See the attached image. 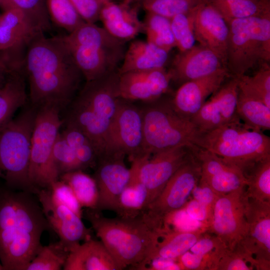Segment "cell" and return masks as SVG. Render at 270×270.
I'll return each mask as SVG.
<instances>
[{"label":"cell","mask_w":270,"mask_h":270,"mask_svg":"<svg viewBox=\"0 0 270 270\" xmlns=\"http://www.w3.org/2000/svg\"><path fill=\"white\" fill-rule=\"evenodd\" d=\"M22 71L29 88L28 100L35 107L51 104L62 111L76 96L82 78L61 36H37L29 44Z\"/></svg>","instance_id":"cell-1"},{"label":"cell","mask_w":270,"mask_h":270,"mask_svg":"<svg viewBox=\"0 0 270 270\" xmlns=\"http://www.w3.org/2000/svg\"><path fill=\"white\" fill-rule=\"evenodd\" d=\"M34 194L0 186V262L4 270H26L50 226Z\"/></svg>","instance_id":"cell-2"},{"label":"cell","mask_w":270,"mask_h":270,"mask_svg":"<svg viewBox=\"0 0 270 270\" xmlns=\"http://www.w3.org/2000/svg\"><path fill=\"white\" fill-rule=\"evenodd\" d=\"M120 76L118 70L86 81L62 118L63 124L78 128L89 138L98 158L103 153L106 135L120 98Z\"/></svg>","instance_id":"cell-3"},{"label":"cell","mask_w":270,"mask_h":270,"mask_svg":"<svg viewBox=\"0 0 270 270\" xmlns=\"http://www.w3.org/2000/svg\"><path fill=\"white\" fill-rule=\"evenodd\" d=\"M85 217L120 270L128 266L136 270L152 252L164 232L150 226L141 214L108 218L100 211L88 208Z\"/></svg>","instance_id":"cell-4"},{"label":"cell","mask_w":270,"mask_h":270,"mask_svg":"<svg viewBox=\"0 0 270 270\" xmlns=\"http://www.w3.org/2000/svg\"><path fill=\"white\" fill-rule=\"evenodd\" d=\"M61 37L86 81L118 70L126 50V42L96 24L84 22Z\"/></svg>","instance_id":"cell-5"},{"label":"cell","mask_w":270,"mask_h":270,"mask_svg":"<svg viewBox=\"0 0 270 270\" xmlns=\"http://www.w3.org/2000/svg\"><path fill=\"white\" fill-rule=\"evenodd\" d=\"M193 145L214 154L244 175L257 162L270 156V137L241 121L200 132Z\"/></svg>","instance_id":"cell-6"},{"label":"cell","mask_w":270,"mask_h":270,"mask_svg":"<svg viewBox=\"0 0 270 270\" xmlns=\"http://www.w3.org/2000/svg\"><path fill=\"white\" fill-rule=\"evenodd\" d=\"M37 108L26 104L0 128V178L14 190L36 194L29 178L31 136Z\"/></svg>","instance_id":"cell-7"},{"label":"cell","mask_w":270,"mask_h":270,"mask_svg":"<svg viewBox=\"0 0 270 270\" xmlns=\"http://www.w3.org/2000/svg\"><path fill=\"white\" fill-rule=\"evenodd\" d=\"M226 68L232 76L245 75L260 61L270 60V12L234 19L228 24Z\"/></svg>","instance_id":"cell-8"},{"label":"cell","mask_w":270,"mask_h":270,"mask_svg":"<svg viewBox=\"0 0 270 270\" xmlns=\"http://www.w3.org/2000/svg\"><path fill=\"white\" fill-rule=\"evenodd\" d=\"M148 102L141 108L145 154L182 146H191L200 132L190 120L177 113L170 100Z\"/></svg>","instance_id":"cell-9"},{"label":"cell","mask_w":270,"mask_h":270,"mask_svg":"<svg viewBox=\"0 0 270 270\" xmlns=\"http://www.w3.org/2000/svg\"><path fill=\"white\" fill-rule=\"evenodd\" d=\"M62 111L51 104L37 108L31 136L29 165V178L36 194L38 190L49 189L59 179L52 152L63 124Z\"/></svg>","instance_id":"cell-10"},{"label":"cell","mask_w":270,"mask_h":270,"mask_svg":"<svg viewBox=\"0 0 270 270\" xmlns=\"http://www.w3.org/2000/svg\"><path fill=\"white\" fill-rule=\"evenodd\" d=\"M200 176V162L190 148L186 160L170 178L157 198L142 212L144 220L156 229L162 230L165 217L184 206Z\"/></svg>","instance_id":"cell-11"},{"label":"cell","mask_w":270,"mask_h":270,"mask_svg":"<svg viewBox=\"0 0 270 270\" xmlns=\"http://www.w3.org/2000/svg\"><path fill=\"white\" fill-rule=\"evenodd\" d=\"M115 154L127 156L131 162L150 156L144 152L141 110L132 104L131 101L122 98L106 134L102 155Z\"/></svg>","instance_id":"cell-12"},{"label":"cell","mask_w":270,"mask_h":270,"mask_svg":"<svg viewBox=\"0 0 270 270\" xmlns=\"http://www.w3.org/2000/svg\"><path fill=\"white\" fill-rule=\"evenodd\" d=\"M248 200L244 188L219 195L213 206L206 231L217 236L230 250L247 234L246 212Z\"/></svg>","instance_id":"cell-13"},{"label":"cell","mask_w":270,"mask_h":270,"mask_svg":"<svg viewBox=\"0 0 270 270\" xmlns=\"http://www.w3.org/2000/svg\"><path fill=\"white\" fill-rule=\"evenodd\" d=\"M42 33L19 9H9L0 15V52L5 54L1 59L10 70H22L29 44Z\"/></svg>","instance_id":"cell-14"},{"label":"cell","mask_w":270,"mask_h":270,"mask_svg":"<svg viewBox=\"0 0 270 270\" xmlns=\"http://www.w3.org/2000/svg\"><path fill=\"white\" fill-rule=\"evenodd\" d=\"M246 217L248 230L240 244L256 270H270V202L249 198Z\"/></svg>","instance_id":"cell-15"},{"label":"cell","mask_w":270,"mask_h":270,"mask_svg":"<svg viewBox=\"0 0 270 270\" xmlns=\"http://www.w3.org/2000/svg\"><path fill=\"white\" fill-rule=\"evenodd\" d=\"M36 195L50 228L69 252L80 242L92 238L91 230L86 228L81 218L56 200L49 189L38 190Z\"/></svg>","instance_id":"cell-16"},{"label":"cell","mask_w":270,"mask_h":270,"mask_svg":"<svg viewBox=\"0 0 270 270\" xmlns=\"http://www.w3.org/2000/svg\"><path fill=\"white\" fill-rule=\"evenodd\" d=\"M190 153L189 146H182L143 158L140 166L139 178L148 192L146 208L160 194L170 178L186 160Z\"/></svg>","instance_id":"cell-17"},{"label":"cell","mask_w":270,"mask_h":270,"mask_svg":"<svg viewBox=\"0 0 270 270\" xmlns=\"http://www.w3.org/2000/svg\"><path fill=\"white\" fill-rule=\"evenodd\" d=\"M224 82L190 119L200 132L240 121L236 112L238 78L230 76Z\"/></svg>","instance_id":"cell-18"},{"label":"cell","mask_w":270,"mask_h":270,"mask_svg":"<svg viewBox=\"0 0 270 270\" xmlns=\"http://www.w3.org/2000/svg\"><path fill=\"white\" fill-rule=\"evenodd\" d=\"M122 154H104L98 158L94 178L97 184L98 211L116 212L120 196L127 185L131 174L126 166Z\"/></svg>","instance_id":"cell-19"},{"label":"cell","mask_w":270,"mask_h":270,"mask_svg":"<svg viewBox=\"0 0 270 270\" xmlns=\"http://www.w3.org/2000/svg\"><path fill=\"white\" fill-rule=\"evenodd\" d=\"M190 150L200 162V180L218 196L230 194L246 186V178L240 169L206 150L192 145Z\"/></svg>","instance_id":"cell-20"},{"label":"cell","mask_w":270,"mask_h":270,"mask_svg":"<svg viewBox=\"0 0 270 270\" xmlns=\"http://www.w3.org/2000/svg\"><path fill=\"white\" fill-rule=\"evenodd\" d=\"M192 12L196 40L218 54L226 68L228 23L214 7L204 2L194 7Z\"/></svg>","instance_id":"cell-21"},{"label":"cell","mask_w":270,"mask_h":270,"mask_svg":"<svg viewBox=\"0 0 270 270\" xmlns=\"http://www.w3.org/2000/svg\"><path fill=\"white\" fill-rule=\"evenodd\" d=\"M172 80L170 70L165 68L120 74V96L131 102H153L167 92Z\"/></svg>","instance_id":"cell-22"},{"label":"cell","mask_w":270,"mask_h":270,"mask_svg":"<svg viewBox=\"0 0 270 270\" xmlns=\"http://www.w3.org/2000/svg\"><path fill=\"white\" fill-rule=\"evenodd\" d=\"M230 76L228 69L223 68L208 76L186 82L170 100V104L180 115L190 120L208 98Z\"/></svg>","instance_id":"cell-23"},{"label":"cell","mask_w":270,"mask_h":270,"mask_svg":"<svg viewBox=\"0 0 270 270\" xmlns=\"http://www.w3.org/2000/svg\"><path fill=\"white\" fill-rule=\"evenodd\" d=\"M223 68H226L218 54L199 44L176 55L170 70L172 80L182 84L208 76Z\"/></svg>","instance_id":"cell-24"},{"label":"cell","mask_w":270,"mask_h":270,"mask_svg":"<svg viewBox=\"0 0 270 270\" xmlns=\"http://www.w3.org/2000/svg\"><path fill=\"white\" fill-rule=\"evenodd\" d=\"M99 20L109 34L126 42L144 32L143 22L139 19L138 9L130 5L118 4L110 0L103 4Z\"/></svg>","instance_id":"cell-25"},{"label":"cell","mask_w":270,"mask_h":270,"mask_svg":"<svg viewBox=\"0 0 270 270\" xmlns=\"http://www.w3.org/2000/svg\"><path fill=\"white\" fill-rule=\"evenodd\" d=\"M62 270H120V268L100 240L90 238L70 252Z\"/></svg>","instance_id":"cell-26"},{"label":"cell","mask_w":270,"mask_h":270,"mask_svg":"<svg viewBox=\"0 0 270 270\" xmlns=\"http://www.w3.org/2000/svg\"><path fill=\"white\" fill-rule=\"evenodd\" d=\"M169 52L146 40H134L126 50L118 72L122 74L165 68Z\"/></svg>","instance_id":"cell-27"},{"label":"cell","mask_w":270,"mask_h":270,"mask_svg":"<svg viewBox=\"0 0 270 270\" xmlns=\"http://www.w3.org/2000/svg\"><path fill=\"white\" fill-rule=\"evenodd\" d=\"M205 232H184L164 230L152 252L136 270H144L149 262L156 258H178L189 250Z\"/></svg>","instance_id":"cell-28"},{"label":"cell","mask_w":270,"mask_h":270,"mask_svg":"<svg viewBox=\"0 0 270 270\" xmlns=\"http://www.w3.org/2000/svg\"><path fill=\"white\" fill-rule=\"evenodd\" d=\"M143 158L132 162L130 177L122 192L116 213L120 216L134 218L141 214L146 206L148 192L139 178V168Z\"/></svg>","instance_id":"cell-29"},{"label":"cell","mask_w":270,"mask_h":270,"mask_svg":"<svg viewBox=\"0 0 270 270\" xmlns=\"http://www.w3.org/2000/svg\"><path fill=\"white\" fill-rule=\"evenodd\" d=\"M25 79L23 72H12L0 88V128L13 118L18 108L27 104Z\"/></svg>","instance_id":"cell-30"},{"label":"cell","mask_w":270,"mask_h":270,"mask_svg":"<svg viewBox=\"0 0 270 270\" xmlns=\"http://www.w3.org/2000/svg\"><path fill=\"white\" fill-rule=\"evenodd\" d=\"M236 112L240 121L249 128L262 132L270 130V108L239 88Z\"/></svg>","instance_id":"cell-31"},{"label":"cell","mask_w":270,"mask_h":270,"mask_svg":"<svg viewBox=\"0 0 270 270\" xmlns=\"http://www.w3.org/2000/svg\"><path fill=\"white\" fill-rule=\"evenodd\" d=\"M59 179L70 186L82 208H96L98 192L93 177L84 170H76L61 175Z\"/></svg>","instance_id":"cell-32"},{"label":"cell","mask_w":270,"mask_h":270,"mask_svg":"<svg viewBox=\"0 0 270 270\" xmlns=\"http://www.w3.org/2000/svg\"><path fill=\"white\" fill-rule=\"evenodd\" d=\"M60 132L69 146L73 149L80 170L96 167L98 154L89 138L80 130L68 124Z\"/></svg>","instance_id":"cell-33"},{"label":"cell","mask_w":270,"mask_h":270,"mask_svg":"<svg viewBox=\"0 0 270 270\" xmlns=\"http://www.w3.org/2000/svg\"><path fill=\"white\" fill-rule=\"evenodd\" d=\"M244 176L248 198L270 202V156L257 162Z\"/></svg>","instance_id":"cell-34"},{"label":"cell","mask_w":270,"mask_h":270,"mask_svg":"<svg viewBox=\"0 0 270 270\" xmlns=\"http://www.w3.org/2000/svg\"><path fill=\"white\" fill-rule=\"evenodd\" d=\"M143 24L146 41L168 52L176 47L170 19L146 12Z\"/></svg>","instance_id":"cell-35"},{"label":"cell","mask_w":270,"mask_h":270,"mask_svg":"<svg viewBox=\"0 0 270 270\" xmlns=\"http://www.w3.org/2000/svg\"><path fill=\"white\" fill-rule=\"evenodd\" d=\"M70 252L60 242L42 246L26 270L63 269Z\"/></svg>","instance_id":"cell-36"},{"label":"cell","mask_w":270,"mask_h":270,"mask_svg":"<svg viewBox=\"0 0 270 270\" xmlns=\"http://www.w3.org/2000/svg\"><path fill=\"white\" fill-rule=\"evenodd\" d=\"M0 8L4 11L19 9L44 32L50 30V20L46 0H0Z\"/></svg>","instance_id":"cell-37"},{"label":"cell","mask_w":270,"mask_h":270,"mask_svg":"<svg viewBox=\"0 0 270 270\" xmlns=\"http://www.w3.org/2000/svg\"><path fill=\"white\" fill-rule=\"evenodd\" d=\"M228 24L232 20L270 12V0H238L212 6Z\"/></svg>","instance_id":"cell-38"},{"label":"cell","mask_w":270,"mask_h":270,"mask_svg":"<svg viewBox=\"0 0 270 270\" xmlns=\"http://www.w3.org/2000/svg\"><path fill=\"white\" fill-rule=\"evenodd\" d=\"M50 20L70 33L84 22L70 0H46Z\"/></svg>","instance_id":"cell-39"},{"label":"cell","mask_w":270,"mask_h":270,"mask_svg":"<svg viewBox=\"0 0 270 270\" xmlns=\"http://www.w3.org/2000/svg\"><path fill=\"white\" fill-rule=\"evenodd\" d=\"M238 88L262 100L270 108V68L267 64L254 76L238 78Z\"/></svg>","instance_id":"cell-40"},{"label":"cell","mask_w":270,"mask_h":270,"mask_svg":"<svg viewBox=\"0 0 270 270\" xmlns=\"http://www.w3.org/2000/svg\"><path fill=\"white\" fill-rule=\"evenodd\" d=\"M203 2V0H141V5L146 12L170 20L178 14L190 11Z\"/></svg>","instance_id":"cell-41"},{"label":"cell","mask_w":270,"mask_h":270,"mask_svg":"<svg viewBox=\"0 0 270 270\" xmlns=\"http://www.w3.org/2000/svg\"><path fill=\"white\" fill-rule=\"evenodd\" d=\"M192 9L170 19L176 47L180 52H186L195 46L196 40L193 30Z\"/></svg>","instance_id":"cell-42"},{"label":"cell","mask_w":270,"mask_h":270,"mask_svg":"<svg viewBox=\"0 0 270 270\" xmlns=\"http://www.w3.org/2000/svg\"><path fill=\"white\" fill-rule=\"evenodd\" d=\"M52 158L59 178L65 173L80 170L74 150L69 146L60 132L54 145Z\"/></svg>","instance_id":"cell-43"},{"label":"cell","mask_w":270,"mask_h":270,"mask_svg":"<svg viewBox=\"0 0 270 270\" xmlns=\"http://www.w3.org/2000/svg\"><path fill=\"white\" fill-rule=\"evenodd\" d=\"M226 248L227 246L217 236L206 231L189 250L201 256L209 255L210 269L215 270L220 256Z\"/></svg>","instance_id":"cell-44"},{"label":"cell","mask_w":270,"mask_h":270,"mask_svg":"<svg viewBox=\"0 0 270 270\" xmlns=\"http://www.w3.org/2000/svg\"><path fill=\"white\" fill-rule=\"evenodd\" d=\"M252 270L254 268L249 258L239 244L232 250L226 248L220 256L216 267V270Z\"/></svg>","instance_id":"cell-45"},{"label":"cell","mask_w":270,"mask_h":270,"mask_svg":"<svg viewBox=\"0 0 270 270\" xmlns=\"http://www.w3.org/2000/svg\"><path fill=\"white\" fill-rule=\"evenodd\" d=\"M172 225L170 229L179 232L206 231L207 226L204 224L191 218L186 212L184 208L168 214L164 218V228Z\"/></svg>","instance_id":"cell-46"},{"label":"cell","mask_w":270,"mask_h":270,"mask_svg":"<svg viewBox=\"0 0 270 270\" xmlns=\"http://www.w3.org/2000/svg\"><path fill=\"white\" fill-rule=\"evenodd\" d=\"M52 197L58 202L66 206L82 218V207L70 186L58 179L49 188Z\"/></svg>","instance_id":"cell-47"},{"label":"cell","mask_w":270,"mask_h":270,"mask_svg":"<svg viewBox=\"0 0 270 270\" xmlns=\"http://www.w3.org/2000/svg\"><path fill=\"white\" fill-rule=\"evenodd\" d=\"M74 8L86 22L96 24L99 20L103 4L100 0H70Z\"/></svg>","instance_id":"cell-48"},{"label":"cell","mask_w":270,"mask_h":270,"mask_svg":"<svg viewBox=\"0 0 270 270\" xmlns=\"http://www.w3.org/2000/svg\"><path fill=\"white\" fill-rule=\"evenodd\" d=\"M187 214L192 219L201 222L208 228L212 209L192 198L184 207Z\"/></svg>","instance_id":"cell-49"},{"label":"cell","mask_w":270,"mask_h":270,"mask_svg":"<svg viewBox=\"0 0 270 270\" xmlns=\"http://www.w3.org/2000/svg\"><path fill=\"white\" fill-rule=\"evenodd\" d=\"M182 270H208L210 256H201L188 250L178 258Z\"/></svg>","instance_id":"cell-50"},{"label":"cell","mask_w":270,"mask_h":270,"mask_svg":"<svg viewBox=\"0 0 270 270\" xmlns=\"http://www.w3.org/2000/svg\"><path fill=\"white\" fill-rule=\"evenodd\" d=\"M192 194L194 199L212 209L218 196L208 184L200 180L194 187Z\"/></svg>","instance_id":"cell-51"},{"label":"cell","mask_w":270,"mask_h":270,"mask_svg":"<svg viewBox=\"0 0 270 270\" xmlns=\"http://www.w3.org/2000/svg\"><path fill=\"white\" fill-rule=\"evenodd\" d=\"M144 270H182L178 258H158L152 260Z\"/></svg>","instance_id":"cell-52"},{"label":"cell","mask_w":270,"mask_h":270,"mask_svg":"<svg viewBox=\"0 0 270 270\" xmlns=\"http://www.w3.org/2000/svg\"><path fill=\"white\" fill-rule=\"evenodd\" d=\"M10 73L7 69L0 66V88L6 82Z\"/></svg>","instance_id":"cell-53"},{"label":"cell","mask_w":270,"mask_h":270,"mask_svg":"<svg viewBox=\"0 0 270 270\" xmlns=\"http://www.w3.org/2000/svg\"><path fill=\"white\" fill-rule=\"evenodd\" d=\"M238 0H203L204 2L214 6L218 4H226Z\"/></svg>","instance_id":"cell-54"},{"label":"cell","mask_w":270,"mask_h":270,"mask_svg":"<svg viewBox=\"0 0 270 270\" xmlns=\"http://www.w3.org/2000/svg\"><path fill=\"white\" fill-rule=\"evenodd\" d=\"M136 0H122V4L126 5H130Z\"/></svg>","instance_id":"cell-55"},{"label":"cell","mask_w":270,"mask_h":270,"mask_svg":"<svg viewBox=\"0 0 270 270\" xmlns=\"http://www.w3.org/2000/svg\"><path fill=\"white\" fill-rule=\"evenodd\" d=\"M0 66L6 68V69L8 70L7 68V67L6 66V64H4V63L0 59Z\"/></svg>","instance_id":"cell-56"},{"label":"cell","mask_w":270,"mask_h":270,"mask_svg":"<svg viewBox=\"0 0 270 270\" xmlns=\"http://www.w3.org/2000/svg\"><path fill=\"white\" fill-rule=\"evenodd\" d=\"M110 0H100V1L104 4V3L106 2H107L109 1Z\"/></svg>","instance_id":"cell-57"},{"label":"cell","mask_w":270,"mask_h":270,"mask_svg":"<svg viewBox=\"0 0 270 270\" xmlns=\"http://www.w3.org/2000/svg\"><path fill=\"white\" fill-rule=\"evenodd\" d=\"M0 270H4V268L2 266V264H0Z\"/></svg>","instance_id":"cell-58"}]
</instances>
